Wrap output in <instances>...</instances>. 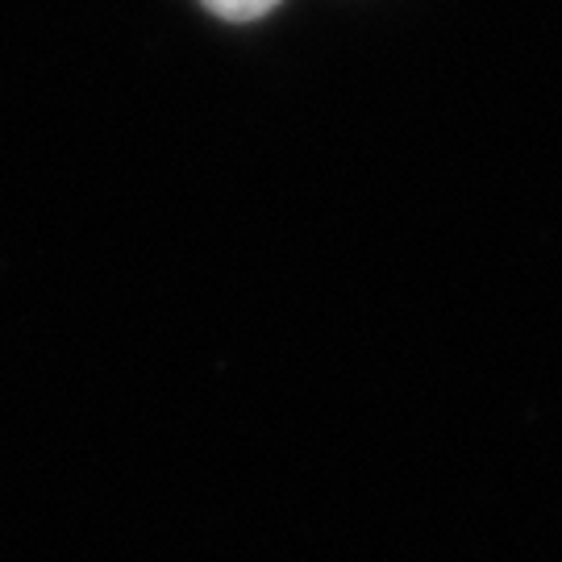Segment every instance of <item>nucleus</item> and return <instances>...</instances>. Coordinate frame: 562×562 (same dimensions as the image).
Here are the masks:
<instances>
[{"instance_id": "obj_1", "label": "nucleus", "mask_w": 562, "mask_h": 562, "mask_svg": "<svg viewBox=\"0 0 562 562\" xmlns=\"http://www.w3.org/2000/svg\"><path fill=\"white\" fill-rule=\"evenodd\" d=\"M209 13H217L222 21H259L267 18L280 0H201Z\"/></svg>"}]
</instances>
